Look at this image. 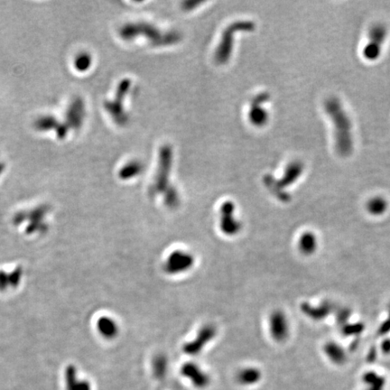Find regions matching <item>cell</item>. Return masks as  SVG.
I'll list each match as a JSON object with an SVG mask.
<instances>
[{
  "instance_id": "12",
  "label": "cell",
  "mask_w": 390,
  "mask_h": 390,
  "mask_svg": "<svg viewBox=\"0 0 390 390\" xmlns=\"http://www.w3.org/2000/svg\"><path fill=\"white\" fill-rule=\"evenodd\" d=\"M216 336V328L212 325H205L198 332L197 336L193 342L186 343L183 347V352L189 355H197L208 342Z\"/></svg>"
},
{
  "instance_id": "22",
  "label": "cell",
  "mask_w": 390,
  "mask_h": 390,
  "mask_svg": "<svg viewBox=\"0 0 390 390\" xmlns=\"http://www.w3.org/2000/svg\"><path fill=\"white\" fill-rule=\"evenodd\" d=\"M20 277H21V271L20 270H15L12 273H7L6 274L0 271V289L3 290L5 287H9V286H16L19 283Z\"/></svg>"
},
{
  "instance_id": "26",
  "label": "cell",
  "mask_w": 390,
  "mask_h": 390,
  "mask_svg": "<svg viewBox=\"0 0 390 390\" xmlns=\"http://www.w3.org/2000/svg\"><path fill=\"white\" fill-rule=\"evenodd\" d=\"M389 319L390 320V304L389 305Z\"/></svg>"
},
{
  "instance_id": "18",
  "label": "cell",
  "mask_w": 390,
  "mask_h": 390,
  "mask_svg": "<svg viewBox=\"0 0 390 390\" xmlns=\"http://www.w3.org/2000/svg\"><path fill=\"white\" fill-rule=\"evenodd\" d=\"M389 208V202L382 196H375L371 198L367 202L366 209L368 212L373 216H381L385 214Z\"/></svg>"
},
{
  "instance_id": "6",
  "label": "cell",
  "mask_w": 390,
  "mask_h": 390,
  "mask_svg": "<svg viewBox=\"0 0 390 390\" xmlns=\"http://www.w3.org/2000/svg\"><path fill=\"white\" fill-rule=\"evenodd\" d=\"M131 81L130 79H124L119 84L117 89L115 99L113 101H106L104 102V108L107 112L111 115L117 125L124 127L128 124L130 118L124 110V100L130 90Z\"/></svg>"
},
{
  "instance_id": "10",
  "label": "cell",
  "mask_w": 390,
  "mask_h": 390,
  "mask_svg": "<svg viewBox=\"0 0 390 390\" xmlns=\"http://www.w3.org/2000/svg\"><path fill=\"white\" fill-rule=\"evenodd\" d=\"M220 227L227 236H235L241 230V222L235 218V205L232 202H225L221 207Z\"/></svg>"
},
{
  "instance_id": "13",
  "label": "cell",
  "mask_w": 390,
  "mask_h": 390,
  "mask_svg": "<svg viewBox=\"0 0 390 390\" xmlns=\"http://www.w3.org/2000/svg\"><path fill=\"white\" fill-rule=\"evenodd\" d=\"M298 251L303 256H312L318 249V239L312 231L303 232L299 237Z\"/></svg>"
},
{
  "instance_id": "7",
  "label": "cell",
  "mask_w": 390,
  "mask_h": 390,
  "mask_svg": "<svg viewBox=\"0 0 390 390\" xmlns=\"http://www.w3.org/2000/svg\"><path fill=\"white\" fill-rule=\"evenodd\" d=\"M388 30L382 24H374L369 33V43L363 49V55L367 60L375 61L381 55L382 45L385 42Z\"/></svg>"
},
{
  "instance_id": "23",
  "label": "cell",
  "mask_w": 390,
  "mask_h": 390,
  "mask_svg": "<svg viewBox=\"0 0 390 390\" xmlns=\"http://www.w3.org/2000/svg\"><path fill=\"white\" fill-rule=\"evenodd\" d=\"M92 61V57L89 53H82L78 56L75 61V67L77 68L78 71L85 72L91 67Z\"/></svg>"
},
{
  "instance_id": "5",
  "label": "cell",
  "mask_w": 390,
  "mask_h": 390,
  "mask_svg": "<svg viewBox=\"0 0 390 390\" xmlns=\"http://www.w3.org/2000/svg\"><path fill=\"white\" fill-rule=\"evenodd\" d=\"M173 164V150L172 147L165 144L159 153L158 169L154 183L150 188V195H156L168 192L172 186L169 184V176Z\"/></svg>"
},
{
  "instance_id": "19",
  "label": "cell",
  "mask_w": 390,
  "mask_h": 390,
  "mask_svg": "<svg viewBox=\"0 0 390 390\" xmlns=\"http://www.w3.org/2000/svg\"><path fill=\"white\" fill-rule=\"evenodd\" d=\"M67 390H90L89 384L85 381H78L76 370L73 366H69L66 370Z\"/></svg>"
},
{
  "instance_id": "3",
  "label": "cell",
  "mask_w": 390,
  "mask_h": 390,
  "mask_svg": "<svg viewBox=\"0 0 390 390\" xmlns=\"http://www.w3.org/2000/svg\"><path fill=\"white\" fill-rule=\"evenodd\" d=\"M255 28V23L252 21H237L226 27L222 33V40L214 54L217 63L224 64L231 59L234 45V34L240 32H253Z\"/></svg>"
},
{
  "instance_id": "21",
  "label": "cell",
  "mask_w": 390,
  "mask_h": 390,
  "mask_svg": "<svg viewBox=\"0 0 390 390\" xmlns=\"http://www.w3.org/2000/svg\"><path fill=\"white\" fill-rule=\"evenodd\" d=\"M363 381L368 385L367 390H383L385 385V380L382 376L378 375L375 372H367L363 377Z\"/></svg>"
},
{
  "instance_id": "15",
  "label": "cell",
  "mask_w": 390,
  "mask_h": 390,
  "mask_svg": "<svg viewBox=\"0 0 390 390\" xmlns=\"http://www.w3.org/2000/svg\"><path fill=\"white\" fill-rule=\"evenodd\" d=\"M182 373L188 379L193 381V384L197 387H204L209 382L208 376L197 366L192 363H188L183 367Z\"/></svg>"
},
{
  "instance_id": "8",
  "label": "cell",
  "mask_w": 390,
  "mask_h": 390,
  "mask_svg": "<svg viewBox=\"0 0 390 390\" xmlns=\"http://www.w3.org/2000/svg\"><path fill=\"white\" fill-rule=\"evenodd\" d=\"M270 336L274 342H285L290 334V324L286 314L281 310H274L270 314L268 320Z\"/></svg>"
},
{
  "instance_id": "14",
  "label": "cell",
  "mask_w": 390,
  "mask_h": 390,
  "mask_svg": "<svg viewBox=\"0 0 390 390\" xmlns=\"http://www.w3.org/2000/svg\"><path fill=\"white\" fill-rule=\"evenodd\" d=\"M323 352L331 362L335 365H343L346 362V352L337 342H327L323 346Z\"/></svg>"
},
{
  "instance_id": "24",
  "label": "cell",
  "mask_w": 390,
  "mask_h": 390,
  "mask_svg": "<svg viewBox=\"0 0 390 390\" xmlns=\"http://www.w3.org/2000/svg\"><path fill=\"white\" fill-rule=\"evenodd\" d=\"M165 367H166V361L164 357H157V359L154 361L155 374L159 376L163 375L165 371Z\"/></svg>"
},
{
  "instance_id": "11",
  "label": "cell",
  "mask_w": 390,
  "mask_h": 390,
  "mask_svg": "<svg viewBox=\"0 0 390 390\" xmlns=\"http://www.w3.org/2000/svg\"><path fill=\"white\" fill-rule=\"evenodd\" d=\"M270 100L269 93L261 92L251 101L249 112V119L252 125L263 127L268 121V112L264 108V104Z\"/></svg>"
},
{
  "instance_id": "16",
  "label": "cell",
  "mask_w": 390,
  "mask_h": 390,
  "mask_svg": "<svg viewBox=\"0 0 390 390\" xmlns=\"http://www.w3.org/2000/svg\"><path fill=\"white\" fill-rule=\"evenodd\" d=\"M97 328L101 335L106 339L115 338L119 332L117 323L113 319L108 316H102L98 320Z\"/></svg>"
},
{
  "instance_id": "9",
  "label": "cell",
  "mask_w": 390,
  "mask_h": 390,
  "mask_svg": "<svg viewBox=\"0 0 390 390\" xmlns=\"http://www.w3.org/2000/svg\"><path fill=\"white\" fill-rule=\"evenodd\" d=\"M194 264L193 255L183 251H175L169 255L165 261L164 269L167 274H177L186 272Z\"/></svg>"
},
{
  "instance_id": "2",
  "label": "cell",
  "mask_w": 390,
  "mask_h": 390,
  "mask_svg": "<svg viewBox=\"0 0 390 390\" xmlns=\"http://www.w3.org/2000/svg\"><path fill=\"white\" fill-rule=\"evenodd\" d=\"M120 35L121 38L127 41L133 40L139 35H144L153 46L172 45L178 43L182 39L180 33L176 31L162 32L153 24L145 22L125 24L120 30Z\"/></svg>"
},
{
  "instance_id": "25",
  "label": "cell",
  "mask_w": 390,
  "mask_h": 390,
  "mask_svg": "<svg viewBox=\"0 0 390 390\" xmlns=\"http://www.w3.org/2000/svg\"><path fill=\"white\" fill-rule=\"evenodd\" d=\"M382 351L384 353H390V340L388 339L382 342Z\"/></svg>"
},
{
  "instance_id": "1",
  "label": "cell",
  "mask_w": 390,
  "mask_h": 390,
  "mask_svg": "<svg viewBox=\"0 0 390 390\" xmlns=\"http://www.w3.org/2000/svg\"><path fill=\"white\" fill-rule=\"evenodd\" d=\"M324 109L334 126V139L337 152L347 156L353 149L352 121L342 103L336 98H329L324 103Z\"/></svg>"
},
{
  "instance_id": "17",
  "label": "cell",
  "mask_w": 390,
  "mask_h": 390,
  "mask_svg": "<svg viewBox=\"0 0 390 390\" xmlns=\"http://www.w3.org/2000/svg\"><path fill=\"white\" fill-rule=\"evenodd\" d=\"M261 377V371L257 368H246L239 372L237 379L241 385L251 386L258 383Z\"/></svg>"
},
{
  "instance_id": "4",
  "label": "cell",
  "mask_w": 390,
  "mask_h": 390,
  "mask_svg": "<svg viewBox=\"0 0 390 390\" xmlns=\"http://www.w3.org/2000/svg\"><path fill=\"white\" fill-rule=\"evenodd\" d=\"M303 171V164L300 161H294L286 166L281 178L276 180L271 174H266L264 177V183L272 193L281 201H288V193L284 192V188L295 183L301 176Z\"/></svg>"
},
{
  "instance_id": "20",
  "label": "cell",
  "mask_w": 390,
  "mask_h": 390,
  "mask_svg": "<svg viewBox=\"0 0 390 390\" xmlns=\"http://www.w3.org/2000/svg\"><path fill=\"white\" fill-rule=\"evenodd\" d=\"M143 170H144V165L141 162L133 161L126 164L124 167H122L119 175L122 180H129L139 175L140 173L143 172Z\"/></svg>"
}]
</instances>
